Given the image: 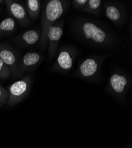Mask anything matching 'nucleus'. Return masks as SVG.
Returning <instances> with one entry per match:
<instances>
[{"label": "nucleus", "mask_w": 132, "mask_h": 148, "mask_svg": "<svg viewBox=\"0 0 132 148\" xmlns=\"http://www.w3.org/2000/svg\"><path fill=\"white\" fill-rule=\"evenodd\" d=\"M105 17L117 26L122 24L126 17L125 7L118 2L105 1L103 5Z\"/></svg>", "instance_id": "7"}, {"label": "nucleus", "mask_w": 132, "mask_h": 148, "mask_svg": "<svg viewBox=\"0 0 132 148\" xmlns=\"http://www.w3.org/2000/svg\"><path fill=\"white\" fill-rule=\"evenodd\" d=\"M103 9V1L101 0H88L87 3L81 10L82 12L89 13L95 16L101 14Z\"/></svg>", "instance_id": "14"}, {"label": "nucleus", "mask_w": 132, "mask_h": 148, "mask_svg": "<svg viewBox=\"0 0 132 148\" xmlns=\"http://www.w3.org/2000/svg\"><path fill=\"white\" fill-rule=\"evenodd\" d=\"M88 0H73L72 1L73 7L77 10H82L87 3Z\"/></svg>", "instance_id": "18"}, {"label": "nucleus", "mask_w": 132, "mask_h": 148, "mask_svg": "<svg viewBox=\"0 0 132 148\" xmlns=\"http://www.w3.org/2000/svg\"><path fill=\"white\" fill-rule=\"evenodd\" d=\"M26 10L29 17L31 20L37 19L41 11V3L39 0H26Z\"/></svg>", "instance_id": "15"}, {"label": "nucleus", "mask_w": 132, "mask_h": 148, "mask_svg": "<svg viewBox=\"0 0 132 148\" xmlns=\"http://www.w3.org/2000/svg\"><path fill=\"white\" fill-rule=\"evenodd\" d=\"M3 3H4V1H1V0H0V4H3Z\"/></svg>", "instance_id": "19"}, {"label": "nucleus", "mask_w": 132, "mask_h": 148, "mask_svg": "<svg viewBox=\"0 0 132 148\" xmlns=\"http://www.w3.org/2000/svg\"><path fill=\"white\" fill-rule=\"evenodd\" d=\"M31 84V77L27 75L9 86L8 88V105L13 106L23 100L29 94Z\"/></svg>", "instance_id": "5"}, {"label": "nucleus", "mask_w": 132, "mask_h": 148, "mask_svg": "<svg viewBox=\"0 0 132 148\" xmlns=\"http://www.w3.org/2000/svg\"><path fill=\"white\" fill-rule=\"evenodd\" d=\"M73 29L83 41L100 48L111 47L116 42L112 32L97 20L79 17L73 22Z\"/></svg>", "instance_id": "1"}, {"label": "nucleus", "mask_w": 132, "mask_h": 148, "mask_svg": "<svg viewBox=\"0 0 132 148\" xmlns=\"http://www.w3.org/2000/svg\"><path fill=\"white\" fill-rule=\"evenodd\" d=\"M64 29V21L59 20L51 26L47 34L48 45V56L49 59L53 58L56 55L59 43L62 37Z\"/></svg>", "instance_id": "6"}, {"label": "nucleus", "mask_w": 132, "mask_h": 148, "mask_svg": "<svg viewBox=\"0 0 132 148\" xmlns=\"http://www.w3.org/2000/svg\"><path fill=\"white\" fill-rule=\"evenodd\" d=\"M8 13L17 21L20 25L27 26L30 23L29 17L28 16L26 7L21 3L13 1V0H6L4 1Z\"/></svg>", "instance_id": "8"}, {"label": "nucleus", "mask_w": 132, "mask_h": 148, "mask_svg": "<svg viewBox=\"0 0 132 148\" xmlns=\"http://www.w3.org/2000/svg\"><path fill=\"white\" fill-rule=\"evenodd\" d=\"M0 59L10 69L11 72L15 76L19 75L18 68V59L15 51L7 43L0 44Z\"/></svg>", "instance_id": "9"}, {"label": "nucleus", "mask_w": 132, "mask_h": 148, "mask_svg": "<svg viewBox=\"0 0 132 148\" xmlns=\"http://www.w3.org/2000/svg\"><path fill=\"white\" fill-rule=\"evenodd\" d=\"M11 74L10 69L0 59V78L5 79L8 78Z\"/></svg>", "instance_id": "16"}, {"label": "nucleus", "mask_w": 132, "mask_h": 148, "mask_svg": "<svg viewBox=\"0 0 132 148\" xmlns=\"http://www.w3.org/2000/svg\"><path fill=\"white\" fill-rule=\"evenodd\" d=\"M16 21L11 17H8L0 22V37L9 36L16 29Z\"/></svg>", "instance_id": "13"}, {"label": "nucleus", "mask_w": 132, "mask_h": 148, "mask_svg": "<svg viewBox=\"0 0 132 148\" xmlns=\"http://www.w3.org/2000/svg\"><path fill=\"white\" fill-rule=\"evenodd\" d=\"M108 55L92 56L85 58L79 65L75 75L79 77L92 79L97 77L101 73V66Z\"/></svg>", "instance_id": "3"}, {"label": "nucleus", "mask_w": 132, "mask_h": 148, "mask_svg": "<svg viewBox=\"0 0 132 148\" xmlns=\"http://www.w3.org/2000/svg\"><path fill=\"white\" fill-rule=\"evenodd\" d=\"M8 98V91L0 85V106H3L6 103Z\"/></svg>", "instance_id": "17"}, {"label": "nucleus", "mask_w": 132, "mask_h": 148, "mask_svg": "<svg viewBox=\"0 0 132 148\" xmlns=\"http://www.w3.org/2000/svg\"><path fill=\"white\" fill-rule=\"evenodd\" d=\"M41 34V30L32 29L23 32L16 36L13 40L20 46H31L39 42Z\"/></svg>", "instance_id": "12"}, {"label": "nucleus", "mask_w": 132, "mask_h": 148, "mask_svg": "<svg viewBox=\"0 0 132 148\" xmlns=\"http://www.w3.org/2000/svg\"><path fill=\"white\" fill-rule=\"evenodd\" d=\"M77 55L75 47L70 45H64L59 49L58 56L51 69L54 72L68 73L73 67Z\"/></svg>", "instance_id": "4"}, {"label": "nucleus", "mask_w": 132, "mask_h": 148, "mask_svg": "<svg viewBox=\"0 0 132 148\" xmlns=\"http://www.w3.org/2000/svg\"><path fill=\"white\" fill-rule=\"evenodd\" d=\"M130 84V78L124 72H114L111 75L109 85L110 90L115 94L122 95L124 94Z\"/></svg>", "instance_id": "10"}, {"label": "nucleus", "mask_w": 132, "mask_h": 148, "mask_svg": "<svg viewBox=\"0 0 132 148\" xmlns=\"http://www.w3.org/2000/svg\"><path fill=\"white\" fill-rule=\"evenodd\" d=\"M69 1L65 0H50L46 3L41 16V38L40 46L45 48L47 45V34L49 28L62 16L69 7Z\"/></svg>", "instance_id": "2"}, {"label": "nucleus", "mask_w": 132, "mask_h": 148, "mask_svg": "<svg viewBox=\"0 0 132 148\" xmlns=\"http://www.w3.org/2000/svg\"><path fill=\"white\" fill-rule=\"evenodd\" d=\"M42 60L43 56L40 53L36 52H29L19 60L18 68L20 73L33 70L39 66Z\"/></svg>", "instance_id": "11"}, {"label": "nucleus", "mask_w": 132, "mask_h": 148, "mask_svg": "<svg viewBox=\"0 0 132 148\" xmlns=\"http://www.w3.org/2000/svg\"><path fill=\"white\" fill-rule=\"evenodd\" d=\"M1 9H0V15H1Z\"/></svg>", "instance_id": "20"}]
</instances>
